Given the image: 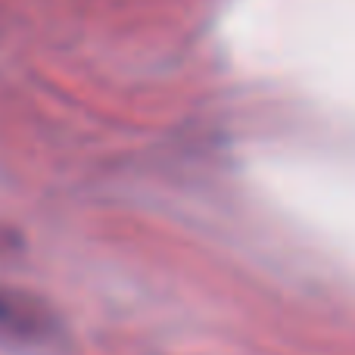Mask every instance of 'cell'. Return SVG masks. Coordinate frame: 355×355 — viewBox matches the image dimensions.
<instances>
[{
  "label": "cell",
  "mask_w": 355,
  "mask_h": 355,
  "mask_svg": "<svg viewBox=\"0 0 355 355\" xmlns=\"http://www.w3.org/2000/svg\"><path fill=\"white\" fill-rule=\"evenodd\" d=\"M56 331V321L47 309L35 306V300L25 293L0 290V340L16 343H50Z\"/></svg>",
  "instance_id": "obj_1"
}]
</instances>
